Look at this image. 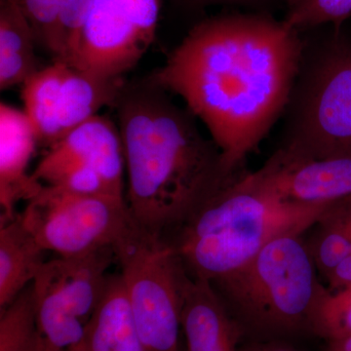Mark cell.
I'll use <instances>...</instances> for the list:
<instances>
[{"instance_id":"f1b7e54d","label":"cell","mask_w":351,"mask_h":351,"mask_svg":"<svg viewBox=\"0 0 351 351\" xmlns=\"http://www.w3.org/2000/svg\"><path fill=\"white\" fill-rule=\"evenodd\" d=\"M351 198V197H350Z\"/></svg>"},{"instance_id":"52a82bcc","label":"cell","mask_w":351,"mask_h":351,"mask_svg":"<svg viewBox=\"0 0 351 351\" xmlns=\"http://www.w3.org/2000/svg\"><path fill=\"white\" fill-rule=\"evenodd\" d=\"M284 149L300 156H351V44H336L307 76Z\"/></svg>"},{"instance_id":"2e32d148","label":"cell","mask_w":351,"mask_h":351,"mask_svg":"<svg viewBox=\"0 0 351 351\" xmlns=\"http://www.w3.org/2000/svg\"><path fill=\"white\" fill-rule=\"evenodd\" d=\"M87 351H145L121 276L110 277L107 290L87 325Z\"/></svg>"},{"instance_id":"5b68a950","label":"cell","mask_w":351,"mask_h":351,"mask_svg":"<svg viewBox=\"0 0 351 351\" xmlns=\"http://www.w3.org/2000/svg\"><path fill=\"white\" fill-rule=\"evenodd\" d=\"M114 251L145 351H186L181 339V263L169 242L134 221Z\"/></svg>"},{"instance_id":"9c48e42d","label":"cell","mask_w":351,"mask_h":351,"mask_svg":"<svg viewBox=\"0 0 351 351\" xmlns=\"http://www.w3.org/2000/svg\"><path fill=\"white\" fill-rule=\"evenodd\" d=\"M125 85L123 77H100L61 60L39 69L22 91L38 144L50 147L101 108L115 107Z\"/></svg>"},{"instance_id":"7a4b0ae2","label":"cell","mask_w":351,"mask_h":351,"mask_svg":"<svg viewBox=\"0 0 351 351\" xmlns=\"http://www.w3.org/2000/svg\"><path fill=\"white\" fill-rule=\"evenodd\" d=\"M145 80L125 85L115 108L123 147L127 204L143 230L165 237L221 186L226 174L214 141L198 130L193 113Z\"/></svg>"},{"instance_id":"8fae6325","label":"cell","mask_w":351,"mask_h":351,"mask_svg":"<svg viewBox=\"0 0 351 351\" xmlns=\"http://www.w3.org/2000/svg\"><path fill=\"white\" fill-rule=\"evenodd\" d=\"M71 164L87 166L100 173L115 195H124L125 159L119 127L97 114L51 145L32 177Z\"/></svg>"},{"instance_id":"277c9868","label":"cell","mask_w":351,"mask_h":351,"mask_svg":"<svg viewBox=\"0 0 351 351\" xmlns=\"http://www.w3.org/2000/svg\"><path fill=\"white\" fill-rule=\"evenodd\" d=\"M316 270L302 234H286L211 284L242 334L287 338L313 334L314 311L327 290Z\"/></svg>"},{"instance_id":"ac0fdd59","label":"cell","mask_w":351,"mask_h":351,"mask_svg":"<svg viewBox=\"0 0 351 351\" xmlns=\"http://www.w3.org/2000/svg\"><path fill=\"white\" fill-rule=\"evenodd\" d=\"M318 223L321 226L319 235L308 249L316 269L327 279L351 250V230L345 200L332 205Z\"/></svg>"},{"instance_id":"ba28073f","label":"cell","mask_w":351,"mask_h":351,"mask_svg":"<svg viewBox=\"0 0 351 351\" xmlns=\"http://www.w3.org/2000/svg\"><path fill=\"white\" fill-rule=\"evenodd\" d=\"M161 0H93L66 63L104 78L131 71L156 38Z\"/></svg>"},{"instance_id":"5bb4252c","label":"cell","mask_w":351,"mask_h":351,"mask_svg":"<svg viewBox=\"0 0 351 351\" xmlns=\"http://www.w3.org/2000/svg\"><path fill=\"white\" fill-rule=\"evenodd\" d=\"M117 262L114 248L98 249L80 255L46 261L39 276L62 295L83 322L89 323L107 290L108 270Z\"/></svg>"},{"instance_id":"d4e9b609","label":"cell","mask_w":351,"mask_h":351,"mask_svg":"<svg viewBox=\"0 0 351 351\" xmlns=\"http://www.w3.org/2000/svg\"><path fill=\"white\" fill-rule=\"evenodd\" d=\"M181 1L189 4V5L203 7L213 5V4L249 3V2H255L258 0H181Z\"/></svg>"},{"instance_id":"6da1fadb","label":"cell","mask_w":351,"mask_h":351,"mask_svg":"<svg viewBox=\"0 0 351 351\" xmlns=\"http://www.w3.org/2000/svg\"><path fill=\"white\" fill-rule=\"evenodd\" d=\"M302 49L284 21L219 16L195 25L147 80L184 99L237 177L290 100Z\"/></svg>"},{"instance_id":"4316f807","label":"cell","mask_w":351,"mask_h":351,"mask_svg":"<svg viewBox=\"0 0 351 351\" xmlns=\"http://www.w3.org/2000/svg\"><path fill=\"white\" fill-rule=\"evenodd\" d=\"M325 351H351V335L343 338L328 341Z\"/></svg>"},{"instance_id":"ffe728a7","label":"cell","mask_w":351,"mask_h":351,"mask_svg":"<svg viewBox=\"0 0 351 351\" xmlns=\"http://www.w3.org/2000/svg\"><path fill=\"white\" fill-rule=\"evenodd\" d=\"M313 334L326 341L351 335V285L325 291L313 318Z\"/></svg>"},{"instance_id":"7c38bea8","label":"cell","mask_w":351,"mask_h":351,"mask_svg":"<svg viewBox=\"0 0 351 351\" xmlns=\"http://www.w3.org/2000/svg\"><path fill=\"white\" fill-rule=\"evenodd\" d=\"M180 292L186 350L239 351L243 334L223 300L211 283L189 276L182 263Z\"/></svg>"},{"instance_id":"83f0119b","label":"cell","mask_w":351,"mask_h":351,"mask_svg":"<svg viewBox=\"0 0 351 351\" xmlns=\"http://www.w3.org/2000/svg\"><path fill=\"white\" fill-rule=\"evenodd\" d=\"M68 351H87V350L86 346H85V343L83 341L82 345L75 346V348H71V350H69Z\"/></svg>"},{"instance_id":"30bf717a","label":"cell","mask_w":351,"mask_h":351,"mask_svg":"<svg viewBox=\"0 0 351 351\" xmlns=\"http://www.w3.org/2000/svg\"><path fill=\"white\" fill-rule=\"evenodd\" d=\"M237 182L286 202L335 204L351 197V156L314 158L282 147L261 169L242 174Z\"/></svg>"},{"instance_id":"4fadbf2b","label":"cell","mask_w":351,"mask_h":351,"mask_svg":"<svg viewBox=\"0 0 351 351\" xmlns=\"http://www.w3.org/2000/svg\"><path fill=\"white\" fill-rule=\"evenodd\" d=\"M38 144V136L25 110L0 105V223L17 216L16 205L29 201L43 184L27 174V166Z\"/></svg>"},{"instance_id":"e0dca14e","label":"cell","mask_w":351,"mask_h":351,"mask_svg":"<svg viewBox=\"0 0 351 351\" xmlns=\"http://www.w3.org/2000/svg\"><path fill=\"white\" fill-rule=\"evenodd\" d=\"M32 25L11 0H0V89L24 85L39 71Z\"/></svg>"},{"instance_id":"8992f818","label":"cell","mask_w":351,"mask_h":351,"mask_svg":"<svg viewBox=\"0 0 351 351\" xmlns=\"http://www.w3.org/2000/svg\"><path fill=\"white\" fill-rule=\"evenodd\" d=\"M45 250L60 257L112 247L134 223L126 198L80 195L43 186L20 213Z\"/></svg>"},{"instance_id":"484cf974","label":"cell","mask_w":351,"mask_h":351,"mask_svg":"<svg viewBox=\"0 0 351 351\" xmlns=\"http://www.w3.org/2000/svg\"><path fill=\"white\" fill-rule=\"evenodd\" d=\"M239 351H299L289 346L278 345V343H256Z\"/></svg>"},{"instance_id":"cb8c5ba5","label":"cell","mask_w":351,"mask_h":351,"mask_svg":"<svg viewBox=\"0 0 351 351\" xmlns=\"http://www.w3.org/2000/svg\"><path fill=\"white\" fill-rule=\"evenodd\" d=\"M346 217H348V225L351 230V198L345 199ZM328 289L331 292L341 290V289L351 285V250L348 257L337 267L326 279Z\"/></svg>"},{"instance_id":"3957f363","label":"cell","mask_w":351,"mask_h":351,"mask_svg":"<svg viewBox=\"0 0 351 351\" xmlns=\"http://www.w3.org/2000/svg\"><path fill=\"white\" fill-rule=\"evenodd\" d=\"M239 177L210 196L173 232L172 239H166L193 278L214 282L248 262L272 240L302 234L336 204L286 202L244 188L237 182Z\"/></svg>"},{"instance_id":"603a6c76","label":"cell","mask_w":351,"mask_h":351,"mask_svg":"<svg viewBox=\"0 0 351 351\" xmlns=\"http://www.w3.org/2000/svg\"><path fill=\"white\" fill-rule=\"evenodd\" d=\"M92 3L93 0H60L55 60L66 61L75 49Z\"/></svg>"},{"instance_id":"44dd1931","label":"cell","mask_w":351,"mask_h":351,"mask_svg":"<svg viewBox=\"0 0 351 351\" xmlns=\"http://www.w3.org/2000/svg\"><path fill=\"white\" fill-rule=\"evenodd\" d=\"M284 22L298 31L324 24L339 25L351 18V0H289Z\"/></svg>"},{"instance_id":"7402d4cb","label":"cell","mask_w":351,"mask_h":351,"mask_svg":"<svg viewBox=\"0 0 351 351\" xmlns=\"http://www.w3.org/2000/svg\"><path fill=\"white\" fill-rule=\"evenodd\" d=\"M32 25L36 43L56 58L57 20L60 0H11Z\"/></svg>"},{"instance_id":"d6986e66","label":"cell","mask_w":351,"mask_h":351,"mask_svg":"<svg viewBox=\"0 0 351 351\" xmlns=\"http://www.w3.org/2000/svg\"><path fill=\"white\" fill-rule=\"evenodd\" d=\"M39 334L32 285L0 314V351H38Z\"/></svg>"},{"instance_id":"9a60e30c","label":"cell","mask_w":351,"mask_h":351,"mask_svg":"<svg viewBox=\"0 0 351 351\" xmlns=\"http://www.w3.org/2000/svg\"><path fill=\"white\" fill-rule=\"evenodd\" d=\"M0 226V308L3 309L34 282L46 262V251L25 228L19 213Z\"/></svg>"}]
</instances>
